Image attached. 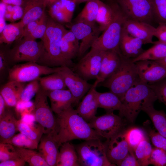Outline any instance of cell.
<instances>
[{
  "label": "cell",
  "instance_id": "cell-1",
  "mask_svg": "<svg viewBox=\"0 0 166 166\" xmlns=\"http://www.w3.org/2000/svg\"><path fill=\"white\" fill-rule=\"evenodd\" d=\"M57 115L56 130L53 137L59 147L74 140L101 139V137L72 106Z\"/></svg>",
  "mask_w": 166,
  "mask_h": 166
},
{
  "label": "cell",
  "instance_id": "cell-22",
  "mask_svg": "<svg viewBox=\"0 0 166 166\" xmlns=\"http://www.w3.org/2000/svg\"><path fill=\"white\" fill-rule=\"evenodd\" d=\"M22 6L23 15L17 23L23 30L27 24L40 18L45 12L46 7L42 0H24Z\"/></svg>",
  "mask_w": 166,
  "mask_h": 166
},
{
  "label": "cell",
  "instance_id": "cell-29",
  "mask_svg": "<svg viewBox=\"0 0 166 166\" xmlns=\"http://www.w3.org/2000/svg\"><path fill=\"white\" fill-rule=\"evenodd\" d=\"M97 99L98 108H102L107 112L114 110L120 111L122 104L119 98L111 91L104 93L97 92Z\"/></svg>",
  "mask_w": 166,
  "mask_h": 166
},
{
  "label": "cell",
  "instance_id": "cell-24",
  "mask_svg": "<svg viewBox=\"0 0 166 166\" xmlns=\"http://www.w3.org/2000/svg\"><path fill=\"white\" fill-rule=\"evenodd\" d=\"M60 147L51 135L42 136L39 146V152L49 166H56Z\"/></svg>",
  "mask_w": 166,
  "mask_h": 166
},
{
  "label": "cell",
  "instance_id": "cell-20",
  "mask_svg": "<svg viewBox=\"0 0 166 166\" xmlns=\"http://www.w3.org/2000/svg\"><path fill=\"white\" fill-rule=\"evenodd\" d=\"M142 41L138 38L131 36L123 27L119 45L121 54L128 58H135L144 51Z\"/></svg>",
  "mask_w": 166,
  "mask_h": 166
},
{
  "label": "cell",
  "instance_id": "cell-31",
  "mask_svg": "<svg viewBox=\"0 0 166 166\" xmlns=\"http://www.w3.org/2000/svg\"><path fill=\"white\" fill-rule=\"evenodd\" d=\"M153 46L148 49L144 50L137 57L132 58L136 62L143 60L156 61L166 57V45L156 41L153 42Z\"/></svg>",
  "mask_w": 166,
  "mask_h": 166
},
{
  "label": "cell",
  "instance_id": "cell-17",
  "mask_svg": "<svg viewBox=\"0 0 166 166\" xmlns=\"http://www.w3.org/2000/svg\"><path fill=\"white\" fill-rule=\"evenodd\" d=\"M123 27L132 36L140 40L143 44H153L156 28L152 25L144 22L127 19Z\"/></svg>",
  "mask_w": 166,
  "mask_h": 166
},
{
  "label": "cell",
  "instance_id": "cell-19",
  "mask_svg": "<svg viewBox=\"0 0 166 166\" xmlns=\"http://www.w3.org/2000/svg\"><path fill=\"white\" fill-rule=\"evenodd\" d=\"M76 4L72 0H59L49 7L50 17L61 24L71 22Z\"/></svg>",
  "mask_w": 166,
  "mask_h": 166
},
{
  "label": "cell",
  "instance_id": "cell-42",
  "mask_svg": "<svg viewBox=\"0 0 166 166\" xmlns=\"http://www.w3.org/2000/svg\"><path fill=\"white\" fill-rule=\"evenodd\" d=\"M48 18L44 12L39 18L38 25L29 34L23 38V39L32 40L41 39L44 36L46 29Z\"/></svg>",
  "mask_w": 166,
  "mask_h": 166
},
{
  "label": "cell",
  "instance_id": "cell-12",
  "mask_svg": "<svg viewBox=\"0 0 166 166\" xmlns=\"http://www.w3.org/2000/svg\"><path fill=\"white\" fill-rule=\"evenodd\" d=\"M104 51L90 50L71 68L85 80L97 79L100 73Z\"/></svg>",
  "mask_w": 166,
  "mask_h": 166
},
{
  "label": "cell",
  "instance_id": "cell-49",
  "mask_svg": "<svg viewBox=\"0 0 166 166\" xmlns=\"http://www.w3.org/2000/svg\"><path fill=\"white\" fill-rule=\"evenodd\" d=\"M154 36L158 39V41L166 42V22L158 24Z\"/></svg>",
  "mask_w": 166,
  "mask_h": 166
},
{
  "label": "cell",
  "instance_id": "cell-56",
  "mask_svg": "<svg viewBox=\"0 0 166 166\" xmlns=\"http://www.w3.org/2000/svg\"><path fill=\"white\" fill-rule=\"evenodd\" d=\"M45 7L48 6H51L59 0H42Z\"/></svg>",
  "mask_w": 166,
  "mask_h": 166
},
{
  "label": "cell",
  "instance_id": "cell-11",
  "mask_svg": "<svg viewBox=\"0 0 166 166\" xmlns=\"http://www.w3.org/2000/svg\"><path fill=\"white\" fill-rule=\"evenodd\" d=\"M113 112H107L101 116H95L88 123L101 137L109 140L123 132L124 123L120 116Z\"/></svg>",
  "mask_w": 166,
  "mask_h": 166
},
{
  "label": "cell",
  "instance_id": "cell-6",
  "mask_svg": "<svg viewBox=\"0 0 166 166\" xmlns=\"http://www.w3.org/2000/svg\"><path fill=\"white\" fill-rule=\"evenodd\" d=\"M75 147L80 166H116L108 160L105 144L100 139L86 140Z\"/></svg>",
  "mask_w": 166,
  "mask_h": 166
},
{
  "label": "cell",
  "instance_id": "cell-27",
  "mask_svg": "<svg viewBox=\"0 0 166 166\" xmlns=\"http://www.w3.org/2000/svg\"><path fill=\"white\" fill-rule=\"evenodd\" d=\"M79 41L70 30H67L61 42V54L66 60L73 62L72 60L78 56L80 48Z\"/></svg>",
  "mask_w": 166,
  "mask_h": 166
},
{
  "label": "cell",
  "instance_id": "cell-36",
  "mask_svg": "<svg viewBox=\"0 0 166 166\" xmlns=\"http://www.w3.org/2000/svg\"><path fill=\"white\" fill-rule=\"evenodd\" d=\"M15 148L19 157L28 163L30 166H49L39 152L33 149Z\"/></svg>",
  "mask_w": 166,
  "mask_h": 166
},
{
  "label": "cell",
  "instance_id": "cell-25",
  "mask_svg": "<svg viewBox=\"0 0 166 166\" xmlns=\"http://www.w3.org/2000/svg\"><path fill=\"white\" fill-rule=\"evenodd\" d=\"M26 85L25 83L9 81L1 88L0 94L3 97L7 106L16 107Z\"/></svg>",
  "mask_w": 166,
  "mask_h": 166
},
{
  "label": "cell",
  "instance_id": "cell-59",
  "mask_svg": "<svg viewBox=\"0 0 166 166\" xmlns=\"http://www.w3.org/2000/svg\"><path fill=\"white\" fill-rule=\"evenodd\" d=\"M24 0H23V1H24Z\"/></svg>",
  "mask_w": 166,
  "mask_h": 166
},
{
  "label": "cell",
  "instance_id": "cell-37",
  "mask_svg": "<svg viewBox=\"0 0 166 166\" xmlns=\"http://www.w3.org/2000/svg\"><path fill=\"white\" fill-rule=\"evenodd\" d=\"M23 30L17 23L6 24L3 30L0 33V43L11 44L15 40L20 39Z\"/></svg>",
  "mask_w": 166,
  "mask_h": 166
},
{
  "label": "cell",
  "instance_id": "cell-16",
  "mask_svg": "<svg viewBox=\"0 0 166 166\" xmlns=\"http://www.w3.org/2000/svg\"><path fill=\"white\" fill-rule=\"evenodd\" d=\"M105 144L108 159L116 166L129 153L130 148L124 132L107 140Z\"/></svg>",
  "mask_w": 166,
  "mask_h": 166
},
{
  "label": "cell",
  "instance_id": "cell-18",
  "mask_svg": "<svg viewBox=\"0 0 166 166\" xmlns=\"http://www.w3.org/2000/svg\"><path fill=\"white\" fill-rule=\"evenodd\" d=\"M100 83L96 80L83 99L76 109L78 114L88 122L95 116L98 108L96 88Z\"/></svg>",
  "mask_w": 166,
  "mask_h": 166
},
{
  "label": "cell",
  "instance_id": "cell-14",
  "mask_svg": "<svg viewBox=\"0 0 166 166\" xmlns=\"http://www.w3.org/2000/svg\"><path fill=\"white\" fill-rule=\"evenodd\" d=\"M58 72L63 77L65 84L74 97L75 104L87 93L93 84L89 83L67 66L60 67Z\"/></svg>",
  "mask_w": 166,
  "mask_h": 166
},
{
  "label": "cell",
  "instance_id": "cell-9",
  "mask_svg": "<svg viewBox=\"0 0 166 166\" xmlns=\"http://www.w3.org/2000/svg\"><path fill=\"white\" fill-rule=\"evenodd\" d=\"M127 19L151 25L154 21L152 0H114Z\"/></svg>",
  "mask_w": 166,
  "mask_h": 166
},
{
  "label": "cell",
  "instance_id": "cell-53",
  "mask_svg": "<svg viewBox=\"0 0 166 166\" xmlns=\"http://www.w3.org/2000/svg\"><path fill=\"white\" fill-rule=\"evenodd\" d=\"M6 10V4L1 2L0 4V33L6 25L5 15Z\"/></svg>",
  "mask_w": 166,
  "mask_h": 166
},
{
  "label": "cell",
  "instance_id": "cell-32",
  "mask_svg": "<svg viewBox=\"0 0 166 166\" xmlns=\"http://www.w3.org/2000/svg\"><path fill=\"white\" fill-rule=\"evenodd\" d=\"M99 5V0H89L75 18V22L95 24Z\"/></svg>",
  "mask_w": 166,
  "mask_h": 166
},
{
  "label": "cell",
  "instance_id": "cell-35",
  "mask_svg": "<svg viewBox=\"0 0 166 166\" xmlns=\"http://www.w3.org/2000/svg\"><path fill=\"white\" fill-rule=\"evenodd\" d=\"M18 131L38 144L44 133L43 128L38 125L30 124L22 120H18Z\"/></svg>",
  "mask_w": 166,
  "mask_h": 166
},
{
  "label": "cell",
  "instance_id": "cell-8",
  "mask_svg": "<svg viewBox=\"0 0 166 166\" xmlns=\"http://www.w3.org/2000/svg\"><path fill=\"white\" fill-rule=\"evenodd\" d=\"M60 68H53L31 62L15 65L9 70V81L22 83L30 82L38 79L42 75L57 72Z\"/></svg>",
  "mask_w": 166,
  "mask_h": 166
},
{
  "label": "cell",
  "instance_id": "cell-2",
  "mask_svg": "<svg viewBox=\"0 0 166 166\" xmlns=\"http://www.w3.org/2000/svg\"><path fill=\"white\" fill-rule=\"evenodd\" d=\"M67 30L62 24L50 17L48 18L46 29L41 39L43 52L38 62L51 67L67 66L72 68L74 66L75 64L65 59L61 53V42Z\"/></svg>",
  "mask_w": 166,
  "mask_h": 166
},
{
  "label": "cell",
  "instance_id": "cell-21",
  "mask_svg": "<svg viewBox=\"0 0 166 166\" xmlns=\"http://www.w3.org/2000/svg\"><path fill=\"white\" fill-rule=\"evenodd\" d=\"M121 60L119 49L104 51L100 73L96 80L100 83L105 81L117 69Z\"/></svg>",
  "mask_w": 166,
  "mask_h": 166
},
{
  "label": "cell",
  "instance_id": "cell-55",
  "mask_svg": "<svg viewBox=\"0 0 166 166\" xmlns=\"http://www.w3.org/2000/svg\"><path fill=\"white\" fill-rule=\"evenodd\" d=\"M6 106L4 100L0 94V118H1L5 113L6 111Z\"/></svg>",
  "mask_w": 166,
  "mask_h": 166
},
{
  "label": "cell",
  "instance_id": "cell-47",
  "mask_svg": "<svg viewBox=\"0 0 166 166\" xmlns=\"http://www.w3.org/2000/svg\"><path fill=\"white\" fill-rule=\"evenodd\" d=\"M149 136L152 144L155 147L166 151V137L153 130L149 132Z\"/></svg>",
  "mask_w": 166,
  "mask_h": 166
},
{
  "label": "cell",
  "instance_id": "cell-7",
  "mask_svg": "<svg viewBox=\"0 0 166 166\" xmlns=\"http://www.w3.org/2000/svg\"><path fill=\"white\" fill-rule=\"evenodd\" d=\"M46 91L41 87L35 96L33 113L36 121L43 128L44 133L54 136L57 128V120L49 106Z\"/></svg>",
  "mask_w": 166,
  "mask_h": 166
},
{
  "label": "cell",
  "instance_id": "cell-28",
  "mask_svg": "<svg viewBox=\"0 0 166 166\" xmlns=\"http://www.w3.org/2000/svg\"><path fill=\"white\" fill-rule=\"evenodd\" d=\"M57 160V166H80L75 147L69 142L63 143Z\"/></svg>",
  "mask_w": 166,
  "mask_h": 166
},
{
  "label": "cell",
  "instance_id": "cell-5",
  "mask_svg": "<svg viewBox=\"0 0 166 166\" xmlns=\"http://www.w3.org/2000/svg\"><path fill=\"white\" fill-rule=\"evenodd\" d=\"M113 4L114 14L112 21L94 42L91 50L106 51L119 49L122 29L127 18L115 1H113Z\"/></svg>",
  "mask_w": 166,
  "mask_h": 166
},
{
  "label": "cell",
  "instance_id": "cell-43",
  "mask_svg": "<svg viewBox=\"0 0 166 166\" xmlns=\"http://www.w3.org/2000/svg\"><path fill=\"white\" fill-rule=\"evenodd\" d=\"M154 21L158 24L166 22V0H152Z\"/></svg>",
  "mask_w": 166,
  "mask_h": 166
},
{
  "label": "cell",
  "instance_id": "cell-15",
  "mask_svg": "<svg viewBox=\"0 0 166 166\" xmlns=\"http://www.w3.org/2000/svg\"><path fill=\"white\" fill-rule=\"evenodd\" d=\"M135 63L138 77L148 84L166 77V68L155 61L143 60Z\"/></svg>",
  "mask_w": 166,
  "mask_h": 166
},
{
  "label": "cell",
  "instance_id": "cell-48",
  "mask_svg": "<svg viewBox=\"0 0 166 166\" xmlns=\"http://www.w3.org/2000/svg\"><path fill=\"white\" fill-rule=\"evenodd\" d=\"M117 165L119 166H138L140 165L136 158L134 152L130 148L128 154Z\"/></svg>",
  "mask_w": 166,
  "mask_h": 166
},
{
  "label": "cell",
  "instance_id": "cell-34",
  "mask_svg": "<svg viewBox=\"0 0 166 166\" xmlns=\"http://www.w3.org/2000/svg\"><path fill=\"white\" fill-rule=\"evenodd\" d=\"M38 80L41 87L46 91L66 89L64 79L58 72L40 77Z\"/></svg>",
  "mask_w": 166,
  "mask_h": 166
},
{
  "label": "cell",
  "instance_id": "cell-50",
  "mask_svg": "<svg viewBox=\"0 0 166 166\" xmlns=\"http://www.w3.org/2000/svg\"><path fill=\"white\" fill-rule=\"evenodd\" d=\"M9 61L8 53L0 50V74L1 76L3 74L7 69Z\"/></svg>",
  "mask_w": 166,
  "mask_h": 166
},
{
  "label": "cell",
  "instance_id": "cell-33",
  "mask_svg": "<svg viewBox=\"0 0 166 166\" xmlns=\"http://www.w3.org/2000/svg\"><path fill=\"white\" fill-rule=\"evenodd\" d=\"M149 117L158 132L166 138V114L162 111L155 109L153 105L142 110Z\"/></svg>",
  "mask_w": 166,
  "mask_h": 166
},
{
  "label": "cell",
  "instance_id": "cell-13",
  "mask_svg": "<svg viewBox=\"0 0 166 166\" xmlns=\"http://www.w3.org/2000/svg\"><path fill=\"white\" fill-rule=\"evenodd\" d=\"M66 26L81 41L78 56L81 58L100 35L101 32L98 25L80 22L67 24Z\"/></svg>",
  "mask_w": 166,
  "mask_h": 166
},
{
  "label": "cell",
  "instance_id": "cell-26",
  "mask_svg": "<svg viewBox=\"0 0 166 166\" xmlns=\"http://www.w3.org/2000/svg\"><path fill=\"white\" fill-rule=\"evenodd\" d=\"M18 120L14 113L6 110L4 115L0 118V142L8 143L11 138L18 131Z\"/></svg>",
  "mask_w": 166,
  "mask_h": 166
},
{
  "label": "cell",
  "instance_id": "cell-38",
  "mask_svg": "<svg viewBox=\"0 0 166 166\" xmlns=\"http://www.w3.org/2000/svg\"><path fill=\"white\" fill-rule=\"evenodd\" d=\"M152 148L147 138L142 140L134 150L136 156L140 166L150 164V159Z\"/></svg>",
  "mask_w": 166,
  "mask_h": 166
},
{
  "label": "cell",
  "instance_id": "cell-51",
  "mask_svg": "<svg viewBox=\"0 0 166 166\" xmlns=\"http://www.w3.org/2000/svg\"><path fill=\"white\" fill-rule=\"evenodd\" d=\"M26 162L20 157L0 162V166H23Z\"/></svg>",
  "mask_w": 166,
  "mask_h": 166
},
{
  "label": "cell",
  "instance_id": "cell-3",
  "mask_svg": "<svg viewBox=\"0 0 166 166\" xmlns=\"http://www.w3.org/2000/svg\"><path fill=\"white\" fill-rule=\"evenodd\" d=\"M157 97L149 85L139 77L126 92L121 101L122 107L119 116L133 122L144 107L153 105Z\"/></svg>",
  "mask_w": 166,
  "mask_h": 166
},
{
  "label": "cell",
  "instance_id": "cell-58",
  "mask_svg": "<svg viewBox=\"0 0 166 166\" xmlns=\"http://www.w3.org/2000/svg\"><path fill=\"white\" fill-rule=\"evenodd\" d=\"M156 42H159L162 43L166 45V42H158V41H156Z\"/></svg>",
  "mask_w": 166,
  "mask_h": 166
},
{
  "label": "cell",
  "instance_id": "cell-39",
  "mask_svg": "<svg viewBox=\"0 0 166 166\" xmlns=\"http://www.w3.org/2000/svg\"><path fill=\"white\" fill-rule=\"evenodd\" d=\"M124 133L129 148L134 151L139 143L146 138L144 131L138 128H131Z\"/></svg>",
  "mask_w": 166,
  "mask_h": 166
},
{
  "label": "cell",
  "instance_id": "cell-57",
  "mask_svg": "<svg viewBox=\"0 0 166 166\" xmlns=\"http://www.w3.org/2000/svg\"><path fill=\"white\" fill-rule=\"evenodd\" d=\"M155 61L166 68V57L162 59Z\"/></svg>",
  "mask_w": 166,
  "mask_h": 166
},
{
  "label": "cell",
  "instance_id": "cell-44",
  "mask_svg": "<svg viewBox=\"0 0 166 166\" xmlns=\"http://www.w3.org/2000/svg\"><path fill=\"white\" fill-rule=\"evenodd\" d=\"M19 157L14 146L9 144L0 143V162Z\"/></svg>",
  "mask_w": 166,
  "mask_h": 166
},
{
  "label": "cell",
  "instance_id": "cell-54",
  "mask_svg": "<svg viewBox=\"0 0 166 166\" xmlns=\"http://www.w3.org/2000/svg\"><path fill=\"white\" fill-rule=\"evenodd\" d=\"M1 2L7 5L22 6L23 3V0H1Z\"/></svg>",
  "mask_w": 166,
  "mask_h": 166
},
{
  "label": "cell",
  "instance_id": "cell-40",
  "mask_svg": "<svg viewBox=\"0 0 166 166\" xmlns=\"http://www.w3.org/2000/svg\"><path fill=\"white\" fill-rule=\"evenodd\" d=\"M8 144L18 148L33 149H37L38 146V144L20 132L14 135L10 139Z\"/></svg>",
  "mask_w": 166,
  "mask_h": 166
},
{
  "label": "cell",
  "instance_id": "cell-10",
  "mask_svg": "<svg viewBox=\"0 0 166 166\" xmlns=\"http://www.w3.org/2000/svg\"><path fill=\"white\" fill-rule=\"evenodd\" d=\"M43 52L42 42L23 39L8 53L9 61L13 63L22 61L38 63Z\"/></svg>",
  "mask_w": 166,
  "mask_h": 166
},
{
  "label": "cell",
  "instance_id": "cell-30",
  "mask_svg": "<svg viewBox=\"0 0 166 166\" xmlns=\"http://www.w3.org/2000/svg\"><path fill=\"white\" fill-rule=\"evenodd\" d=\"M114 10L112 0L105 3L99 0V8L96 22L101 32L108 26L113 19Z\"/></svg>",
  "mask_w": 166,
  "mask_h": 166
},
{
  "label": "cell",
  "instance_id": "cell-46",
  "mask_svg": "<svg viewBox=\"0 0 166 166\" xmlns=\"http://www.w3.org/2000/svg\"><path fill=\"white\" fill-rule=\"evenodd\" d=\"M148 85L155 93L157 99L166 106V77L159 81Z\"/></svg>",
  "mask_w": 166,
  "mask_h": 166
},
{
  "label": "cell",
  "instance_id": "cell-45",
  "mask_svg": "<svg viewBox=\"0 0 166 166\" xmlns=\"http://www.w3.org/2000/svg\"><path fill=\"white\" fill-rule=\"evenodd\" d=\"M150 164L156 166L166 165V151L158 148H152L150 159Z\"/></svg>",
  "mask_w": 166,
  "mask_h": 166
},
{
  "label": "cell",
  "instance_id": "cell-52",
  "mask_svg": "<svg viewBox=\"0 0 166 166\" xmlns=\"http://www.w3.org/2000/svg\"><path fill=\"white\" fill-rule=\"evenodd\" d=\"M11 22H14L21 19L22 17L23 11L22 7L20 6L13 5Z\"/></svg>",
  "mask_w": 166,
  "mask_h": 166
},
{
  "label": "cell",
  "instance_id": "cell-41",
  "mask_svg": "<svg viewBox=\"0 0 166 166\" xmlns=\"http://www.w3.org/2000/svg\"><path fill=\"white\" fill-rule=\"evenodd\" d=\"M40 88L41 85L38 79L30 82L26 84L24 87L19 101L25 102L30 101L35 96Z\"/></svg>",
  "mask_w": 166,
  "mask_h": 166
},
{
  "label": "cell",
  "instance_id": "cell-4",
  "mask_svg": "<svg viewBox=\"0 0 166 166\" xmlns=\"http://www.w3.org/2000/svg\"><path fill=\"white\" fill-rule=\"evenodd\" d=\"M138 77L136 63L132 61V58L121 54V63L117 69L98 86L109 89L121 101L126 92Z\"/></svg>",
  "mask_w": 166,
  "mask_h": 166
},
{
  "label": "cell",
  "instance_id": "cell-23",
  "mask_svg": "<svg viewBox=\"0 0 166 166\" xmlns=\"http://www.w3.org/2000/svg\"><path fill=\"white\" fill-rule=\"evenodd\" d=\"M46 93L50 102L51 108L57 114L72 106V104H75L74 98L68 89L48 91Z\"/></svg>",
  "mask_w": 166,
  "mask_h": 166
}]
</instances>
